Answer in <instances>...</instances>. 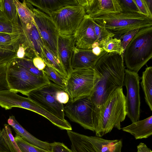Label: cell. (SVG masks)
Wrapping results in <instances>:
<instances>
[{"label":"cell","instance_id":"1","mask_svg":"<svg viewBox=\"0 0 152 152\" xmlns=\"http://www.w3.org/2000/svg\"><path fill=\"white\" fill-rule=\"evenodd\" d=\"M125 67L123 55L115 53L106 52L97 61L94 68L95 84L89 97L95 105L97 117L101 106L108 96L124 86Z\"/></svg>","mask_w":152,"mask_h":152},{"label":"cell","instance_id":"2","mask_svg":"<svg viewBox=\"0 0 152 152\" xmlns=\"http://www.w3.org/2000/svg\"><path fill=\"white\" fill-rule=\"evenodd\" d=\"M126 96L122 88L115 89L100 108L94 126L96 136L102 137L114 128L121 129V123L126 115Z\"/></svg>","mask_w":152,"mask_h":152},{"label":"cell","instance_id":"3","mask_svg":"<svg viewBox=\"0 0 152 152\" xmlns=\"http://www.w3.org/2000/svg\"><path fill=\"white\" fill-rule=\"evenodd\" d=\"M152 57V26L140 29L126 47L123 58L127 69L137 73Z\"/></svg>","mask_w":152,"mask_h":152},{"label":"cell","instance_id":"4","mask_svg":"<svg viewBox=\"0 0 152 152\" xmlns=\"http://www.w3.org/2000/svg\"><path fill=\"white\" fill-rule=\"evenodd\" d=\"M92 18L119 39L132 30L152 26V20L139 13L121 12Z\"/></svg>","mask_w":152,"mask_h":152},{"label":"cell","instance_id":"5","mask_svg":"<svg viewBox=\"0 0 152 152\" xmlns=\"http://www.w3.org/2000/svg\"><path fill=\"white\" fill-rule=\"evenodd\" d=\"M15 59L8 64L7 69V80L10 91L28 96L31 92L50 83L47 76L34 75L18 64Z\"/></svg>","mask_w":152,"mask_h":152},{"label":"cell","instance_id":"6","mask_svg":"<svg viewBox=\"0 0 152 152\" xmlns=\"http://www.w3.org/2000/svg\"><path fill=\"white\" fill-rule=\"evenodd\" d=\"M15 23L19 44L25 48L26 55L31 57L37 56L42 60L46 64L47 60L43 49L44 43L34 19L27 23H23L19 18L18 15Z\"/></svg>","mask_w":152,"mask_h":152},{"label":"cell","instance_id":"7","mask_svg":"<svg viewBox=\"0 0 152 152\" xmlns=\"http://www.w3.org/2000/svg\"><path fill=\"white\" fill-rule=\"evenodd\" d=\"M95 77L94 69L73 70L68 77L65 90L69 96V101H74L90 96L94 87Z\"/></svg>","mask_w":152,"mask_h":152},{"label":"cell","instance_id":"8","mask_svg":"<svg viewBox=\"0 0 152 152\" xmlns=\"http://www.w3.org/2000/svg\"><path fill=\"white\" fill-rule=\"evenodd\" d=\"M65 115L84 129L94 132L97 115L95 105L89 96L74 101H69L64 106Z\"/></svg>","mask_w":152,"mask_h":152},{"label":"cell","instance_id":"9","mask_svg":"<svg viewBox=\"0 0 152 152\" xmlns=\"http://www.w3.org/2000/svg\"><path fill=\"white\" fill-rule=\"evenodd\" d=\"M61 89L57 85L50 82L31 92L27 96L48 112L61 120L66 121L64 105L56 98L57 93Z\"/></svg>","mask_w":152,"mask_h":152},{"label":"cell","instance_id":"10","mask_svg":"<svg viewBox=\"0 0 152 152\" xmlns=\"http://www.w3.org/2000/svg\"><path fill=\"white\" fill-rule=\"evenodd\" d=\"M86 14L82 6H69L49 15L54 22L59 34L72 35Z\"/></svg>","mask_w":152,"mask_h":152},{"label":"cell","instance_id":"11","mask_svg":"<svg viewBox=\"0 0 152 152\" xmlns=\"http://www.w3.org/2000/svg\"><path fill=\"white\" fill-rule=\"evenodd\" d=\"M24 1L31 12L34 22L44 45L60 60L58 51L59 33L54 22L48 15L34 7L26 0Z\"/></svg>","mask_w":152,"mask_h":152},{"label":"cell","instance_id":"12","mask_svg":"<svg viewBox=\"0 0 152 152\" xmlns=\"http://www.w3.org/2000/svg\"><path fill=\"white\" fill-rule=\"evenodd\" d=\"M124 86L126 88V96L127 115L132 122L139 120L140 99V77L138 73L124 69Z\"/></svg>","mask_w":152,"mask_h":152},{"label":"cell","instance_id":"13","mask_svg":"<svg viewBox=\"0 0 152 152\" xmlns=\"http://www.w3.org/2000/svg\"><path fill=\"white\" fill-rule=\"evenodd\" d=\"M73 36L77 49L91 50L94 47L99 46L93 20L88 15L85 16Z\"/></svg>","mask_w":152,"mask_h":152},{"label":"cell","instance_id":"14","mask_svg":"<svg viewBox=\"0 0 152 152\" xmlns=\"http://www.w3.org/2000/svg\"><path fill=\"white\" fill-rule=\"evenodd\" d=\"M91 18L122 12L119 0H77Z\"/></svg>","mask_w":152,"mask_h":152},{"label":"cell","instance_id":"15","mask_svg":"<svg viewBox=\"0 0 152 152\" xmlns=\"http://www.w3.org/2000/svg\"><path fill=\"white\" fill-rule=\"evenodd\" d=\"M75 48L73 35L59 34L58 41V56L68 77L73 70L71 62L73 53Z\"/></svg>","mask_w":152,"mask_h":152},{"label":"cell","instance_id":"16","mask_svg":"<svg viewBox=\"0 0 152 152\" xmlns=\"http://www.w3.org/2000/svg\"><path fill=\"white\" fill-rule=\"evenodd\" d=\"M104 54L97 56L93 53L92 50L78 49L75 48L71 60L72 68L73 70L94 69L99 59Z\"/></svg>","mask_w":152,"mask_h":152},{"label":"cell","instance_id":"17","mask_svg":"<svg viewBox=\"0 0 152 152\" xmlns=\"http://www.w3.org/2000/svg\"><path fill=\"white\" fill-rule=\"evenodd\" d=\"M26 1L33 7L48 15L66 7L79 4L77 0H29Z\"/></svg>","mask_w":152,"mask_h":152},{"label":"cell","instance_id":"18","mask_svg":"<svg viewBox=\"0 0 152 152\" xmlns=\"http://www.w3.org/2000/svg\"><path fill=\"white\" fill-rule=\"evenodd\" d=\"M7 123L12 128L17 134L19 135L28 143L44 150L52 151L53 143L43 141L34 137L20 124L14 116H10Z\"/></svg>","mask_w":152,"mask_h":152},{"label":"cell","instance_id":"19","mask_svg":"<svg viewBox=\"0 0 152 152\" xmlns=\"http://www.w3.org/2000/svg\"><path fill=\"white\" fill-rule=\"evenodd\" d=\"M121 129L132 135L136 139L147 138L152 134V116L133 122Z\"/></svg>","mask_w":152,"mask_h":152},{"label":"cell","instance_id":"20","mask_svg":"<svg viewBox=\"0 0 152 152\" xmlns=\"http://www.w3.org/2000/svg\"><path fill=\"white\" fill-rule=\"evenodd\" d=\"M98 152H121V139L108 140L96 136L85 135Z\"/></svg>","mask_w":152,"mask_h":152},{"label":"cell","instance_id":"21","mask_svg":"<svg viewBox=\"0 0 152 152\" xmlns=\"http://www.w3.org/2000/svg\"><path fill=\"white\" fill-rule=\"evenodd\" d=\"M67 132L71 142L72 152H98L86 138L85 135L72 130H67Z\"/></svg>","mask_w":152,"mask_h":152},{"label":"cell","instance_id":"22","mask_svg":"<svg viewBox=\"0 0 152 152\" xmlns=\"http://www.w3.org/2000/svg\"><path fill=\"white\" fill-rule=\"evenodd\" d=\"M140 83L146 102L152 111V67H147L142 72Z\"/></svg>","mask_w":152,"mask_h":152},{"label":"cell","instance_id":"23","mask_svg":"<svg viewBox=\"0 0 152 152\" xmlns=\"http://www.w3.org/2000/svg\"><path fill=\"white\" fill-rule=\"evenodd\" d=\"M43 49L47 60L46 64L54 69L62 76L67 79L68 76L60 60L54 56L45 45H44Z\"/></svg>","mask_w":152,"mask_h":152},{"label":"cell","instance_id":"24","mask_svg":"<svg viewBox=\"0 0 152 152\" xmlns=\"http://www.w3.org/2000/svg\"><path fill=\"white\" fill-rule=\"evenodd\" d=\"M42 71L49 80L52 81L54 83L65 91L67 79L54 69L46 65Z\"/></svg>","mask_w":152,"mask_h":152},{"label":"cell","instance_id":"25","mask_svg":"<svg viewBox=\"0 0 152 152\" xmlns=\"http://www.w3.org/2000/svg\"><path fill=\"white\" fill-rule=\"evenodd\" d=\"M99 46L102 48L106 52L115 53L123 56L124 50L120 39L113 37L110 38Z\"/></svg>","mask_w":152,"mask_h":152},{"label":"cell","instance_id":"26","mask_svg":"<svg viewBox=\"0 0 152 152\" xmlns=\"http://www.w3.org/2000/svg\"><path fill=\"white\" fill-rule=\"evenodd\" d=\"M3 138L10 152H22L17 144L8 124H5L1 130Z\"/></svg>","mask_w":152,"mask_h":152},{"label":"cell","instance_id":"27","mask_svg":"<svg viewBox=\"0 0 152 152\" xmlns=\"http://www.w3.org/2000/svg\"><path fill=\"white\" fill-rule=\"evenodd\" d=\"M19 18L24 23H27L34 19L31 12L26 5L24 0L21 2L18 0H14Z\"/></svg>","mask_w":152,"mask_h":152},{"label":"cell","instance_id":"28","mask_svg":"<svg viewBox=\"0 0 152 152\" xmlns=\"http://www.w3.org/2000/svg\"><path fill=\"white\" fill-rule=\"evenodd\" d=\"M15 140L22 152H53L52 151L46 150L31 145L17 134Z\"/></svg>","mask_w":152,"mask_h":152},{"label":"cell","instance_id":"29","mask_svg":"<svg viewBox=\"0 0 152 152\" xmlns=\"http://www.w3.org/2000/svg\"><path fill=\"white\" fill-rule=\"evenodd\" d=\"M15 60L34 75L39 77L46 76L43 71L39 70L34 66L32 60L26 58L20 59L16 57Z\"/></svg>","mask_w":152,"mask_h":152},{"label":"cell","instance_id":"30","mask_svg":"<svg viewBox=\"0 0 152 152\" xmlns=\"http://www.w3.org/2000/svg\"><path fill=\"white\" fill-rule=\"evenodd\" d=\"M94 29L99 46L109 39L114 37V35L104 27L100 26L93 20Z\"/></svg>","mask_w":152,"mask_h":152},{"label":"cell","instance_id":"31","mask_svg":"<svg viewBox=\"0 0 152 152\" xmlns=\"http://www.w3.org/2000/svg\"><path fill=\"white\" fill-rule=\"evenodd\" d=\"M4 12L12 22L16 19L18 13L14 0H2Z\"/></svg>","mask_w":152,"mask_h":152},{"label":"cell","instance_id":"32","mask_svg":"<svg viewBox=\"0 0 152 152\" xmlns=\"http://www.w3.org/2000/svg\"><path fill=\"white\" fill-rule=\"evenodd\" d=\"M11 61L0 63V91L10 90L7 80L6 74L8 65Z\"/></svg>","mask_w":152,"mask_h":152},{"label":"cell","instance_id":"33","mask_svg":"<svg viewBox=\"0 0 152 152\" xmlns=\"http://www.w3.org/2000/svg\"><path fill=\"white\" fill-rule=\"evenodd\" d=\"M119 1L122 12L140 13L133 0H119Z\"/></svg>","mask_w":152,"mask_h":152},{"label":"cell","instance_id":"34","mask_svg":"<svg viewBox=\"0 0 152 152\" xmlns=\"http://www.w3.org/2000/svg\"><path fill=\"white\" fill-rule=\"evenodd\" d=\"M0 32L13 35L17 34V31L15 24L10 21L0 20Z\"/></svg>","mask_w":152,"mask_h":152},{"label":"cell","instance_id":"35","mask_svg":"<svg viewBox=\"0 0 152 152\" xmlns=\"http://www.w3.org/2000/svg\"><path fill=\"white\" fill-rule=\"evenodd\" d=\"M137 7L140 13L152 20V13L149 10L145 0H133Z\"/></svg>","mask_w":152,"mask_h":152},{"label":"cell","instance_id":"36","mask_svg":"<svg viewBox=\"0 0 152 152\" xmlns=\"http://www.w3.org/2000/svg\"><path fill=\"white\" fill-rule=\"evenodd\" d=\"M16 52L0 48V63L11 61L16 58Z\"/></svg>","mask_w":152,"mask_h":152},{"label":"cell","instance_id":"37","mask_svg":"<svg viewBox=\"0 0 152 152\" xmlns=\"http://www.w3.org/2000/svg\"><path fill=\"white\" fill-rule=\"evenodd\" d=\"M139 29H136L130 31L126 33L120 39L121 40L122 46L124 51L127 45Z\"/></svg>","mask_w":152,"mask_h":152},{"label":"cell","instance_id":"38","mask_svg":"<svg viewBox=\"0 0 152 152\" xmlns=\"http://www.w3.org/2000/svg\"><path fill=\"white\" fill-rule=\"evenodd\" d=\"M52 151L53 152H72L63 143L57 142L53 143Z\"/></svg>","mask_w":152,"mask_h":152},{"label":"cell","instance_id":"39","mask_svg":"<svg viewBox=\"0 0 152 152\" xmlns=\"http://www.w3.org/2000/svg\"><path fill=\"white\" fill-rule=\"evenodd\" d=\"M56 98L60 102L63 104H66L69 100L68 94L62 89L59 90L57 93Z\"/></svg>","mask_w":152,"mask_h":152},{"label":"cell","instance_id":"40","mask_svg":"<svg viewBox=\"0 0 152 152\" xmlns=\"http://www.w3.org/2000/svg\"><path fill=\"white\" fill-rule=\"evenodd\" d=\"M32 61L34 66L40 71H42L46 66L43 60L37 56L34 57L32 59Z\"/></svg>","mask_w":152,"mask_h":152},{"label":"cell","instance_id":"41","mask_svg":"<svg viewBox=\"0 0 152 152\" xmlns=\"http://www.w3.org/2000/svg\"><path fill=\"white\" fill-rule=\"evenodd\" d=\"M0 152H10L2 135L0 128Z\"/></svg>","mask_w":152,"mask_h":152},{"label":"cell","instance_id":"42","mask_svg":"<svg viewBox=\"0 0 152 152\" xmlns=\"http://www.w3.org/2000/svg\"><path fill=\"white\" fill-rule=\"evenodd\" d=\"M26 55V52L25 48L23 45L19 44L16 52V58L20 59L23 58H25Z\"/></svg>","mask_w":152,"mask_h":152},{"label":"cell","instance_id":"43","mask_svg":"<svg viewBox=\"0 0 152 152\" xmlns=\"http://www.w3.org/2000/svg\"><path fill=\"white\" fill-rule=\"evenodd\" d=\"M137 152H152L151 149L142 142H140L137 146Z\"/></svg>","mask_w":152,"mask_h":152},{"label":"cell","instance_id":"44","mask_svg":"<svg viewBox=\"0 0 152 152\" xmlns=\"http://www.w3.org/2000/svg\"><path fill=\"white\" fill-rule=\"evenodd\" d=\"M0 20L4 21H10L4 12L2 0H0Z\"/></svg>","mask_w":152,"mask_h":152},{"label":"cell","instance_id":"45","mask_svg":"<svg viewBox=\"0 0 152 152\" xmlns=\"http://www.w3.org/2000/svg\"><path fill=\"white\" fill-rule=\"evenodd\" d=\"M91 50L93 53L97 56H99L106 53L102 48L100 47L99 46L94 47Z\"/></svg>","mask_w":152,"mask_h":152},{"label":"cell","instance_id":"46","mask_svg":"<svg viewBox=\"0 0 152 152\" xmlns=\"http://www.w3.org/2000/svg\"><path fill=\"white\" fill-rule=\"evenodd\" d=\"M150 12L152 13V0H145Z\"/></svg>","mask_w":152,"mask_h":152}]
</instances>
